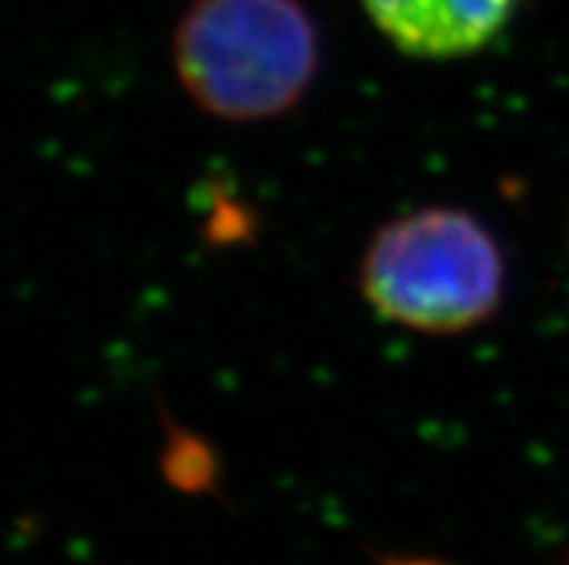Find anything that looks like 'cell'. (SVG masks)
Here are the masks:
<instances>
[{"label": "cell", "instance_id": "7a4b0ae2", "mask_svg": "<svg viewBox=\"0 0 569 565\" xmlns=\"http://www.w3.org/2000/svg\"><path fill=\"white\" fill-rule=\"evenodd\" d=\"M361 297L382 321L460 335L500 309L506 263L483 222L460 208H419L385 222L361 254Z\"/></svg>", "mask_w": 569, "mask_h": 565}, {"label": "cell", "instance_id": "3957f363", "mask_svg": "<svg viewBox=\"0 0 569 565\" xmlns=\"http://www.w3.org/2000/svg\"><path fill=\"white\" fill-rule=\"evenodd\" d=\"M370 21L399 52L451 61L500 36L518 0H361Z\"/></svg>", "mask_w": 569, "mask_h": 565}, {"label": "cell", "instance_id": "6da1fadb", "mask_svg": "<svg viewBox=\"0 0 569 565\" xmlns=\"http://www.w3.org/2000/svg\"><path fill=\"white\" fill-rule=\"evenodd\" d=\"M321 64L318 29L298 0H194L173 32V72L211 119L287 115Z\"/></svg>", "mask_w": 569, "mask_h": 565}]
</instances>
